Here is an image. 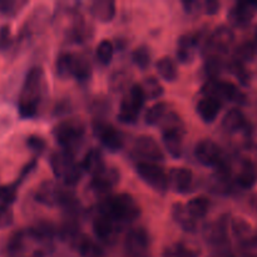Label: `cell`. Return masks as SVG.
Segmentation results:
<instances>
[{"instance_id":"1","label":"cell","mask_w":257,"mask_h":257,"mask_svg":"<svg viewBox=\"0 0 257 257\" xmlns=\"http://www.w3.org/2000/svg\"><path fill=\"white\" fill-rule=\"evenodd\" d=\"M47 92L44 70L40 67H33L25 75L22 92L18 102L20 117L24 119L34 118L39 112V105Z\"/></svg>"},{"instance_id":"2","label":"cell","mask_w":257,"mask_h":257,"mask_svg":"<svg viewBox=\"0 0 257 257\" xmlns=\"http://www.w3.org/2000/svg\"><path fill=\"white\" fill-rule=\"evenodd\" d=\"M100 213L110 217L118 225H125L140 217L141 208L132 196L128 193H118L103 201Z\"/></svg>"},{"instance_id":"3","label":"cell","mask_w":257,"mask_h":257,"mask_svg":"<svg viewBox=\"0 0 257 257\" xmlns=\"http://www.w3.org/2000/svg\"><path fill=\"white\" fill-rule=\"evenodd\" d=\"M50 167L55 178L65 186H75L82 178L83 168L74 160V155L68 151H59L50 156Z\"/></svg>"},{"instance_id":"4","label":"cell","mask_w":257,"mask_h":257,"mask_svg":"<svg viewBox=\"0 0 257 257\" xmlns=\"http://www.w3.org/2000/svg\"><path fill=\"white\" fill-rule=\"evenodd\" d=\"M85 127L80 120H62L53 128V136L63 151L72 152L84 140Z\"/></svg>"},{"instance_id":"5","label":"cell","mask_w":257,"mask_h":257,"mask_svg":"<svg viewBox=\"0 0 257 257\" xmlns=\"http://www.w3.org/2000/svg\"><path fill=\"white\" fill-rule=\"evenodd\" d=\"M145 93L141 84H132L120 100L118 119L125 124H133L138 119L146 102Z\"/></svg>"},{"instance_id":"6","label":"cell","mask_w":257,"mask_h":257,"mask_svg":"<svg viewBox=\"0 0 257 257\" xmlns=\"http://www.w3.org/2000/svg\"><path fill=\"white\" fill-rule=\"evenodd\" d=\"M202 94L205 97L217 98L222 102V99H227L230 102L243 103L246 97L233 83L226 80H218L216 78H210L202 87Z\"/></svg>"},{"instance_id":"7","label":"cell","mask_w":257,"mask_h":257,"mask_svg":"<svg viewBox=\"0 0 257 257\" xmlns=\"http://www.w3.org/2000/svg\"><path fill=\"white\" fill-rule=\"evenodd\" d=\"M136 171L138 176L156 192L165 193L168 190V176L165 168L161 167L158 163L138 162L136 165Z\"/></svg>"},{"instance_id":"8","label":"cell","mask_w":257,"mask_h":257,"mask_svg":"<svg viewBox=\"0 0 257 257\" xmlns=\"http://www.w3.org/2000/svg\"><path fill=\"white\" fill-rule=\"evenodd\" d=\"M93 133L105 148L112 152H118L124 146V136L119 130L104 120H94Z\"/></svg>"},{"instance_id":"9","label":"cell","mask_w":257,"mask_h":257,"mask_svg":"<svg viewBox=\"0 0 257 257\" xmlns=\"http://www.w3.org/2000/svg\"><path fill=\"white\" fill-rule=\"evenodd\" d=\"M133 153L140 158V162L158 163L165 161V155L160 145L152 136L142 135L133 142Z\"/></svg>"},{"instance_id":"10","label":"cell","mask_w":257,"mask_h":257,"mask_svg":"<svg viewBox=\"0 0 257 257\" xmlns=\"http://www.w3.org/2000/svg\"><path fill=\"white\" fill-rule=\"evenodd\" d=\"M195 156L200 163L210 167L225 170V162L221 148L211 140H202L196 145Z\"/></svg>"},{"instance_id":"11","label":"cell","mask_w":257,"mask_h":257,"mask_svg":"<svg viewBox=\"0 0 257 257\" xmlns=\"http://www.w3.org/2000/svg\"><path fill=\"white\" fill-rule=\"evenodd\" d=\"M125 250L131 257H142L150 247V235L143 227H135L128 231L124 241Z\"/></svg>"},{"instance_id":"12","label":"cell","mask_w":257,"mask_h":257,"mask_svg":"<svg viewBox=\"0 0 257 257\" xmlns=\"http://www.w3.org/2000/svg\"><path fill=\"white\" fill-rule=\"evenodd\" d=\"M119 182V171L110 166H105L98 175L93 176L90 190L98 195H105Z\"/></svg>"},{"instance_id":"13","label":"cell","mask_w":257,"mask_h":257,"mask_svg":"<svg viewBox=\"0 0 257 257\" xmlns=\"http://www.w3.org/2000/svg\"><path fill=\"white\" fill-rule=\"evenodd\" d=\"M168 187L177 193H186L192 190L193 173L190 168L175 167L168 173Z\"/></svg>"},{"instance_id":"14","label":"cell","mask_w":257,"mask_h":257,"mask_svg":"<svg viewBox=\"0 0 257 257\" xmlns=\"http://www.w3.org/2000/svg\"><path fill=\"white\" fill-rule=\"evenodd\" d=\"M119 225L108 216L99 213L93 221V232L102 242L112 243L114 241Z\"/></svg>"},{"instance_id":"15","label":"cell","mask_w":257,"mask_h":257,"mask_svg":"<svg viewBox=\"0 0 257 257\" xmlns=\"http://www.w3.org/2000/svg\"><path fill=\"white\" fill-rule=\"evenodd\" d=\"M62 192L63 188L60 186H58V183L53 182V181H44L38 187L34 198L37 202L42 203V205L53 207V206H57L59 203V198Z\"/></svg>"},{"instance_id":"16","label":"cell","mask_w":257,"mask_h":257,"mask_svg":"<svg viewBox=\"0 0 257 257\" xmlns=\"http://www.w3.org/2000/svg\"><path fill=\"white\" fill-rule=\"evenodd\" d=\"M198 49V43L196 35L183 34L177 40V50L176 55L177 59L183 64L192 63L196 58V53Z\"/></svg>"},{"instance_id":"17","label":"cell","mask_w":257,"mask_h":257,"mask_svg":"<svg viewBox=\"0 0 257 257\" xmlns=\"http://www.w3.org/2000/svg\"><path fill=\"white\" fill-rule=\"evenodd\" d=\"M221 108H222V102L213 97H203L197 103L198 115L206 123H212L217 118Z\"/></svg>"},{"instance_id":"18","label":"cell","mask_w":257,"mask_h":257,"mask_svg":"<svg viewBox=\"0 0 257 257\" xmlns=\"http://www.w3.org/2000/svg\"><path fill=\"white\" fill-rule=\"evenodd\" d=\"M233 42V33L227 27H220L216 32L207 39V47L215 52L225 53L227 52L230 45Z\"/></svg>"},{"instance_id":"19","label":"cell","mask_w":257,"mask_h":257,"mask_svg":"<svg viewBox=\"0 0 257 257\" xmlns=\"http://www.w3.org/2000/svg\"><path fill=\"white\" fill-rule=\"evenodd\" d=\"M257 7L256 2L251 3H237L230 12V20L235 25L238 27H245L255 14V9Z\"/></svg>"},{"instance_id":"20","label":"cell","mask_w":257,"mask_h":257,"mask_svg":"<svg viewBox=\"0 0 257 257\" xmlns=\"http://www.w3.org/2000/svg\"><path fill=\"white\" fill-rule=\"evenodd\" d=\"M80 166H82L83 171L90 173L93 177V176L98 175L107 165L104 162V156H103L102 151L98 148H92L85 153Z\"/></svg>"},{"instance_id":"21","label":"cell","mask_w":257,"mask_h":257,"mask_svg":"<svg viewBox=\"0 0 257 257\" xmlns=\"http://www.w3.org/2000/svg\"><path fill=\"white\" fill-rule=\"evenodd\" d=\"M222 127L227 132H238L246 130L248 127V122L245 114L238 108H232L223 117Z\"/></svg>"},{"instance_id":"22","label":"cell","mask_w":257,"mask_h":257,"mask_svg":"<svg viewBox=\"0 0 257 257\" xmlns=\"http://www.w3.org/2000/svg\"><path fill=\"white\" fill-rule=\"evenodd\" d=\"M172 218L185 232H195L196 220L188 213L187 208L182 203H175L172 206Z\"/></svg>"},{"instance_id":"23","label":"cell","mask_w":257,"mask_h":257,"mask_svg":"<svg viewBox=\"0 0 257 257\" xmlns=\"http://www.w3.org/2000/svg\"><path fill=\"white\" fill-rule=\"evenodd\" d=\"M90 14L99 22H112L115 15V4L110 0H97L90 5Z\"/></svg>"},{"instance_id":"24","label":"cell","mask_w":257,"mask_h":257,"mask_svg":"<svg viewBox=\"0 0 257 257\" xmlns=\"http://www.w3.org/2000/svg\"><path fill=\"white\" fill-rule=\"evenodd\" d=\"M28 237H29L28 231H17L13 233L5 243L4 251L7 256L17 257L22 255L25 250V242H27Z\"/></svg>"},{"instance_id":"25","label":"cell","mask_w":257,"mask_h":257,"mask_svg":"<svg viewBox=\"0 0 257 257\" xmlns=\"http://www.w3.org/2000/svg\"><path fill=\"white\" fill-rule=\"evenodd\" d=\"M183 136L178 132H162L163 145L173 158H181L183 155Z\"/></svg>"},{"instance_id":"26","label":"cell","mask_w":257,"mask_h":257,"mask_svg":"<svg viewBox=\"0 0 257 257\" xmlns=\"http://www.w3.org/2000/svg\"><path fill=\"white\" fill-rule=\"evenodd\" d=\"M74 246L82 257H104L103 248L89 237H85L83 235H80V237L75 241Z\"/></svg>"},{"instance_id":"27","label":"cell","mask_w":257,"mask_h":257,"mask_svg":"<svg viewBox=\"0 0 257 257\" xmlns=\"http://www.w3.org/2000/svg\"><path fill=\"white\" fill-rule=\"evenodd\" d=\"M156 69L166 82H175L178 77V68L171 57H162L156 63Z\"/></svg>"},{"instance_id":"28","label":"cell","mask_w":257,"mask_h":257,"mask_svg":"<svg viewBox=\"0 0 257 257\" xmlns=\"http://www.w3.org/2000/svg\"><path fill=\"white\" fill-rule=\"evenodd\" d=\"M90 75H92V64H90L89 59L82 54H74L72 77L80 82H84V80L89 79Z\"/></svg>"},{"instance_id":"29","label":"cell","mask_w":257,"mask_h":257,"mask_svg":"<svg viewBox=\"0 0 257 257\" xmlns=\"http://www.w3.org/2000/svg\"><path fill=\"white\" fill-rule=\"evenodd\" d=\"M210 200L205 196H197V197H193L188 201V203L186 205L188 213L192 216L195 220L197 218H203L208 213L210 210Z\"/></svg>"},{"instance_id":"30","label":"cell","mask_w":257,"mask_h":257,"mask_svg":"<svg viewBox=\"0 0 257 257\" xmlns=\"http://www.w3.org/2000/svg\"><path fill=\"white\" fill-rule=\"evenodd\" d=\"M160 124L162 127V132H178L186 135L185 122L175 110H168V113L161 120Z\"/></svg>"},{"instance_id":"31","label":"cell","mask_w":257,"mask_h":257,"mask_svg":"<svg viewBox=\"0 0 257 257\" xmlns=\"http://www.w3.org/2000/svg\"><path fill=\"white\" fill-rule=\"evenodd\" d=\"M28 233H29V237L34 238V240L48 242L57 233V230L50 222H39L33 226V227H30L28 230Z\"/></svg>"},{"instance_id":"32","label":"cell","mask_w":257,"mask_h":257,"mask_svg":"<svg viewBox=\"0 0 257 257\" xmlns=\"http://www.w3.org/2000/svg\"><path fill=\"white\" fill-rule=\"evenodd\" d=\"M201 252L197 248L190 247L182 242H175L163 250V257H200Z\"/></svg>"},{"instance_id":"33","label":"cell","mask_w":257,"mask_h":257,"mask_svg":"<svg viewBox=\"0 0 257 257\" xmlns=\"http://www.w3.org/2000/svg\"><path fill=\"white\" fill-rule=\"evenodd\" d=\"M141 87H142L143 93H145L146 99H158L160 97L163 95V87L161 84L160 80L157 79L153 75H150V77H146L143 79V82L141 83Z\"/></svg>"},{"instance_id":"34","label":"cell","mask_w":257,"mask_h":257,"mask_svg":"<svg viewBox=\"0 0 257 257\" xmlns=\"http://www.w3.org/2000/svg\"><path fill=\"white\" fill-rule=\"evenodd\" d=\"M168 110H170V105L166 102L155 103V104L151 105V107L148 108L147 112H146V123L150 125L160 124L161 120H162L163 118H165V115L168 113Z\"/></svg>"},{"instance_id":"35","label":"cell","mask_w":257,"mask_h":257,"mask_svg":"<svg viewBox=\"0 0 257 257\" xmlns=\"http://www.w3.org/2000/svg\"><path fill=\"white\" fill-rule=\"evenodd\" d=\"M205 236L210 242L220 245L226 241V225L222 221H216L205 227Z\"/></svg>"},{"instance_id":"36","label":"cell","mask_w":257,"mask_h":257,"mask_svg":"<svg viewBox=\"0 0 257 257\" xmlns=\"http://www.w3.org/2000/svg\"><path fill=\"white\" fill-rule=\"evenodd\" d=\"M73 62H74V53H60L57 58V63H55L58 77L63 78V79L72 77Z\"/></svg>"},{"instance_id":"37","label":"cell","mask_w":257,"mask_h":257,"mask_svg":"<svg viewBox=\"0 0 257 257\" xmlns=\"http://www.w3.org/2000/svg\"><path fill=\"white\" fill-rule=\"evenodd\" d=\"M257 181V171L255 166L250 162H246L241 168L237 176V183L243 188H251Z\"/></svg>"},{"instance_id":"38","label":"cell","mask_w":257,"mask_h":257,"mask_svg":"<svg viewBox=\"0 0 257 257\" xmlns=\"http://www.w3.org/2000/svg\"><path fill=\"white\" fill-rule=\"evenodd\" d=\"M113 54H114V45L110 40L103 39L99 44L97 45L95 49V57L97 60L102 65H108L113 59Z\"/></svg>"},{"instance_id":"39","label":"cell","mask_w":257,"mask_h":257,"mask_svg":"<svg viewBox=\"0 0 257 257\" xmlns=\"http://www.w3.org/2000/svg\"><path fill=\"white\" fill-rule=\"evenodd\" d=\"M132 60L140 69L145 70L151 65V50L146 45H140L132 52Z\"/></svg>"},{"instance_id":"40","label":"cell","mask_w":257,"mask_h":257,"mask_svg":"<svg viewBox=\"0 0 257 257\" xmlns=\"http://www.w3.org/2000/svg\"><path fill=\"white\" fill-rule=\"evenodd\" d=\"M25 3L12 2V0H0V15L4 17H14L20 12Z\"/></svg>"},{"instance_id":"41","label":"cell","mask_w":257,"mask_h":257,"mask_svg":"<svg viewBox=\"0 0 257 257\" xmlns=\"http://www.w3.org/2000/svg\"><path fill=\"white\" fill-rule=\"evenodd\" d=\"M27 146L33 153H35L37 156L43 155L47 150V142L43 137L38 135H30L29 137L27 138Z\"/></svg>"},{"instance_id":"42","label":"cell","mask_w":257,"mask_h":257,"mask_svg":"<svg viewBox=\"0 0 257 257\" xmlns=\"http://www.w3.org/2000/svg\"><path fill=\"white\" fill-rule=\"evenodd\" d=\"M255 52L256 48L255 45H253V43H245V44L240 45L238 49L236 50L235 60L243 64V62H246V60L252 59L253 55H255Z\"/></svg>"},{"instance_id":"43","label":"cell","mask_w":257,"mask_h":257,"mask_svg":"<svg viewBox=\"0 0 257 257\" xmlns=\"http://www.w3.org/2000/svg\"><path fill=\"white\" fill-rule=\"evenodd\" d=\"M14 220L12 207L9 205H0V228L9 227Z\"/></svg>"},{"instance_id":"44","label":"cell","mask_w":257,"mask_h":257,"mask_svg":"<svg viewBox=\"0 0 257 257\" xmlns=\"http://www.w3.org/2000/svg\"><path fill=\"white\" fill-rule=\"evenodd\" d=\"M12 45V32L9 25L0 28V50H5Z\"/></svg>"},{"instance_id":"45","label":"cell","mask_w":257,"mask_h":257,"mask_svg":"<svg viewBox=\"0 0 257 257\" xmlns=\"http://www.w3.org/2000/svg\"><path fill=\"white\" fill-rule=\"evenodd\" d=\"M127 74H124L122 72H117L113 75L112 79H110V87H112V89H115V92H117V89H124L127 87Z\"/></svg>"},{"instance_id":"46","label":"cell","mask_w":257,"mask_h":257,"mask_svg":"<svg viewBox=\"0 0 257 257\" xmlns=\"http://www.w3.org/2000/svg\"><path fill=\"white\" fill-rule=\"evenodd\" d=\"M220 4L217 2H205L202 3V10L206 14H215L217 13Z\"/></svg>"},{"instance_id":"47","label":"cell","mask_w":257,"mask_h":257,"mask_svg":"<svg viewBox=\"0 0 257 257\" xmlns=\"http://www.w3.org/2000/svg\"><path fill=\"white\" fill-rule=\"evenodd\" d=\"M253 45H255V48L257 49V32H256V37H255V44Z\"/></svg>"},{"instance_id":"48","label":"cell","mask_w":257,"mask_h":257,"mask_svg":"<svg viewBox=\"0 0 257 257\" xmlns=\"http://www.w3.org/2000/svg\"><path fill=\"white\" fill-rule=\"evenodd\" d=\"M130 257H131V256H130Z\"/></svg>"}]
</instances>
